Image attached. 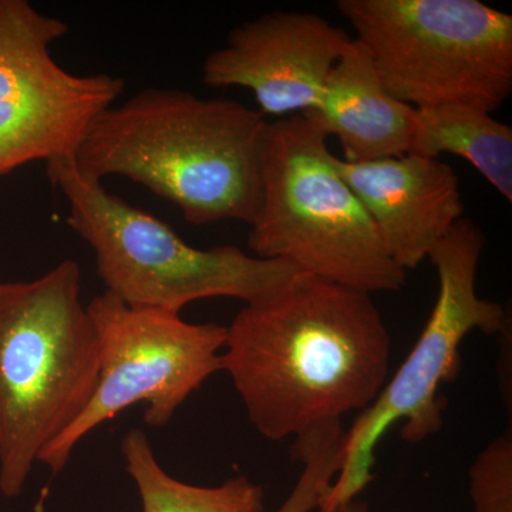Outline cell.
<instances>
[{"instance_id":"obj_1","label":"cell","mask_w":512,"mask_h":512,"mask_svg":"<svg viewBox=\"0 0 512 512\" xmlns=\"http://www.w3.org/2000/svg\"><path fill=\"white\" fill-rule=\"evenodd\" d=\"M392 336L369 293L296 274L227 326L221 372L265 439L299 437L370 406L389 376Z\"/></svg>"},{"instance_id":"obj_2","label":"cell","mask_w":512,"mask_h":512,"mask_svg":"<svg viewBox=\"0 0 512 512\" xmlns=\"http://www.w3.org/2000/svg\"><path fill=\"white\" fill-rule=\"evenodd\" d=\"M268 124L238 101L147 87L101 111L73 161L93 180L120 175L144 185L192 225H251Z\"/></svg>"},{"instance_id":"obj_3","label":"cell","mask_w":512,"mask_h":512,"mask_svg":"<svg viewBox=\"0 0 512 512\" xmlns=\"http://www.w3.org/2000/svg\"><path fill=\"white\" fill-rule=\"evenodd\" d=\"M72 259L0 282V491L18 497L39 458L79 419L99 382L96 329Z\"/></svg>"},{"instance_id":"obj_4","label":"cell","mask_w":512,"mask_h":512,"mask_svg":"<svg viewBox=\"0 0 512 512\" xmlns=\"http://www.w3.org/2000/svg\"><path fill=\"white\" fill-rule=\"evenodd\" d=\"M248 247L258 258L369 295L406 284V271L339 174L328 137L302 114L269 121Z\"/></svg>"},{"instance_id":"obj_5","label":"cell","mask_w":512,"mask_h":512,"mask_svg":"<svg viewBox=\"0 0 512 512\" xmlns=\"http://www.w3.org/2000/svg\"><path fill=\"white\" fill-rule=\"evenodd\" d=\"M46 173L69 205L67 225L92 248L106 292L133 308L180 313L207 298L252 305L299 274L288 262L248 255L235 245H188L170 225L80 173L73 156L47 161Z\"/></svg>"},{"instance_id":"obj_6","label":"cell","mask_w":512,"mask_h":512,"mask_svg":"<svg viewBox=\"0 0 512 512\" xmlns=\"http://www.w3.org/2000/svg\"><path fill=\"white\" fill-rule=\"evenodd\" d=\"M386 89L414 109L494 113L512 92V16L477 0H339Z\"/></svg>"},{"instance_id":"obj_7","label":"cell","mask_w":512,"mask_h":512,"mask_svg":"<svg viewBox=\"0 0 512 512\" xmlns=\"http://www.w3.org/2000/svg\"><path fill=\"white\" fill-rule=\"evenodd\" d=\"M484 247V232L470 218H461L430 252L439 278L433 311L393 379L345 431L339 471L320 512L356 500L372 483L377 444L394 424L403 421L402 439L407 443H421L439 433L444 409L439 390L460 372L461 343L473 330L495 335L507 326L503 306L477 293Z\"/></svg>"},{"instance_id":"obj_8","label":"cell","mask_w":512,"mask_h":512,"mask_svg":"<svg viewBox=\"0 0 512 512\" xmlns=\"http://www.w3.org/2000/svg\"><path fill=\"white\" fill-rule=\"evenodd\" d=\"M99 340V382L90 403L39 463L62 473L77 444L137 403L144 421L167 426L192 392L221 372L227 326L190 323L180 313L133 308L104 291L87 305Z\"/></svg>"},{"instance_id":"obj_9","label":"cell","mask_w":512,"mask_h":512,"mask_svg":"<svg viewBox=\"0 0 512 512\" xmlns=\"http://www.w3.org/2000/svg\"><path fill=\"white\" fill-rule=\"evenodd\" d=\"M69 30L28 0H0V177L74 156L92 121L123 93L119 76L76 74L56 62L53 43Z\"/></svg>"},{"instance_id":"obj_10","label":"cell","mask_w":512,"mask_h":512,"mask_svg":"<svg viewBox=\"0 0 512 512\" xmlns=\"http://www.w3.org/2000/svg\"><path fill=\"white\" fill-rule=\"evenodd\" d=\"M352 42L322 16L275 10L232 29L202 64V80L251 90L262 114H308L318 109L330 70Z\"/></svg>"},{"instance_id":"obj_11","label":"cell","mask_w":512,"mask_h":512,"mask_svg":"<svg viewBox=\"0 0 512 512\" xmlns=\"http://www.w3.org/2000/svg\"><path fill=\"white\" fill-rule=\"evenodd\" d=\"M343 180L366 208L390 258L416 269L463 218L457 174L439 158L416 154L352 161L335 156Z\"/></svg>"},{"instance_id":"obj_12","label":"cell","mask_w":512,"mask_h":512,"mask_svg":"<svg viewBox=\"0 0 512 512\" xmlns=\"http://www.w3.org/2000/svg\"><path fill=\"white\" fill-rule=\"evenodd\" d=\"M416 109L397 100L384 86L359 43L330 70L318 109L308 117L326 137H336L343 160H380L409 153Z\"/></svg>"},{"instance_id":"obj_13","label":"cell","mask_w":512,"mask_h":512,"mask_svg":"<svg viewBox=\"0 0 512 512\" xmlns=\"http://www.w3.org/2000/svg\"><path fill=\"white\" fill-rule=\"evenodd\" d=\"M409 153L464 158L512 201V128L495 120L493 113L463 104L416 109Z\"/></svg>"},{"instance_id":"obj_14","label":"cell","mask_w":512,"mask_h":512,"mask_svg":"<svg viewBox=\"0 0 512 512\" xmlns=\"http://www.w3.org/2000/svg\"><path fill=\"white\" fill-rule=\"evenodd\" d=\"M121 454L143 512H264V490L247 477H234L217 487L171 477L158 463L143 430L128 431L121 440Z\"/></svg>"},{"instance_id":"obj_15","label":"cell","mask_w":512,"mask_h":512,"mask_svg":"<svg viewBox=\"0 0 512 512\" xmlns=\"http://www.w3.org/2000/svg\"><path fill=\"white\" fill-rule=\"evenodd\" d=\"M474 512H512V440L491 441L470 470Z\"/></svg>"},{"instance_id":"obj_16","label":"cell","mask_w":512,"mask_h":512,"mask_svg":"<svg viewBox=\"0 0 512 512\" xmlns=\"http://www.w3.org/2000/svg\"><path fill=\"white\" fill-rule=\"evenodd\" d=\"M301 476L295 487L275 512H312L328 493L335 468L328 458L309 456L302 461Z\"/></svg>"},{"instance_id":"obj_17","label":"cell","mask_w":512,"mask_h":512,"mask_svg":"<svg viewBox=\"0 0 512 512\" xmlns=\"http://www.w3.org/2000/svg\"><path fill=\"white\" fill-rule=\"evenodd\" d=\"M326 512H370V510L366 503H363V501H359L356 498V500L340 504L338 507L332 508V510Z\"/></svg>"}]
</instances>
